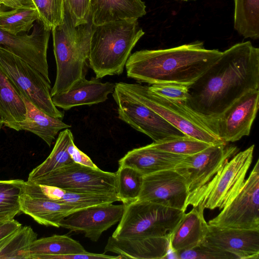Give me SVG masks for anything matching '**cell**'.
<instances>
[{
	"mask_svg": "<svg viewBox=\"0 0 259 259\" xmlns=\"http://www.w3.org/2000/svg\"><path fill=\"white\" fill-rule=\"evenodd\" d=\"M3 11L2 4L0 3V12Z\"/></svg>",
	"mask_w": 259,
	"mask_h": 259,
	"instance_id": "obj_43",
	"label": "cell"
},
{
	"mask_svg": "<svg viewBox=\"0 0 259 259\" xmlns=\"http://www.w3.org/2000/svg\"><path fill=\"white\" fill-rule=\"evenodd\" d=\"M124 204H103L76 210L64 219L60 227L71 232L84 233L85 237L97 242L102 233L119 222Z\"/></svg>",
	"mask_w": 259,
	"mask_h": 259,
	"instance_id": "obj_16",
	"label": "cell"
},
{
	"mask_svg": "<svg viewBox=\"0 0 259 259\" xmlns=\"http://www.w3.org/2000/svg\"><path fill=\"white\" fill-rule=\"evenodd\" d=\"M38 19L33 5H26L10 11L0 12V30L16 35L29 32Z\"/></svg>",
	"mask_w": 259,
	"mask_h": 259,
	"instance_id": "obj_31",
	"label": "cell"
},
{
	"mask_svg": "<svg viewBox=\"0 0 259 259\" xmlns=\"http://www.w3.org/2000/svg\"><path fill=\"white\" fill-rule=\"evenodd\" d=\"M120 82L136 99L186 135L211 145L226 143L217 136L213 122L202 117L185 104L161 97L146 85Z\"/></svg>",
	"mask_w": 259,
	"mask_h": 259,
	"instance_id": "obj_6",
	"label": "cell"
},
{
	"mask_svg": "<svg viewBox=\"0 0 259 259\" xmlns=\"http://www.w3.org/2000/svg\"><path fill=\"white\" fill-rule=\"evenodd\" d=\"M115 83L102 82L96 77L77 81L66 91L52 97L54 105L68 110L81 105H92L106 101L114 91Z\"/></svg>",
	"mask_w": 259,
	"mask_h": 259,
	"instance_id": "obj_18",
	"label": "cell"
},
{
	"mask_svg": "<svg viewBox=\"0 0 259 259\" xmlns=\"http://www.w3.org/2000/svg\"><path fill=\"white\" fill-rule=\"evenodd\" d=\"M196 41L165 49L137 51L126 64V75L150 84H177L190 87L222 55Z\"/></svg>",
	"mask_w": 259,
	"mask_h": 259,
	"instance_id": "obj_2",
	"label": "cell"
},
{
	"mask_svg": "<svg viewBox=\"0 0 259 259\" xmlns=\"http://www.w3.org/2000/svg\"><path fill=\"white\" fill-rule=\"evenodd\" d=\"M259 89V49L235 44L189 88L185 105L212 122L246 92Z\"/></svg>",
	"mask_w": 259,
	"mask_h": 259,
	"instance_id": "obj_1",
	"label": "cell"
},
{
	"mask_svg": "<svg viewBox=\"0 0 259 259\" xmlns=\"http://www.w3.org/2000/svg\"><path fill=\"white\" fill-rule=\"evenodd\" d=\"M204 208L200 205L185 213L172 233L169 248L174 253L195 247L203 242L208 231Z\"/></svg>",
	"mask_w": 259,
	"mask_h": 259,
	"instance_id": "obj_21",
	"label": "cell"
},
{
	"mask_svg": "<svg viewBox=\"0 0 259 259\" xmlns=\"http://www.w3.org/2000/svg\"><path fill=\"white\" fill-rule=\"evenodd\" d=\"M254 145L236 153L227 160L205 185L190 194L187 205L204 209H223L238 194L244 185L252 163Z\"/></svg>",
	"mask_w": 259,
	"mask_h": 259,
	"instance_id": "obj_7",
	"label": "cell"
},
{
	"mask_svg": "<svg viewBox=\"0 0 259 259\" xmlns=\"http://www.w3.org/2000/svg\"><path fill=\"white\" fill-rule=\"evenodd\" d=\"M19 202L21 212L47 226L60 227L61 221L76 211L69 205L48 198L32 197L22 191Z\"/></svg>",
	"mask_w": 259,
	"mask_h": 259,
	"instance_id": "obj_25",
	"label": "cell"
},
{
	"mask_svg": "<svg viewBox=\"0 0 259 259\" xmlns=\"http://www.w3.org/2000/svg\"><path fill=\"white\" fill-rule=\"evenodd\" d=\"M188 197L185 179L175 169H171L144 176L137 200L149 201L185 211Z\"/></svg>",
	"mask_w": 259,
	"mask_h": 259,
	"instance_id": "obj_14",
	"label": "cell"
},
{
	"mask_svg": "<svg viewBox=\"0 0 259 259\" xmlns=\"http://www.w3.org/2000/svg\"><path fill=\"white\" fill-rule=\"evenodd\" d=\"M186 156L160 150L149 144L129 151L118 161V164L119 166L136 169L145 176L174 169Z\"/></svg>",
	"mask_w": 259,
	"mask_h": 259,
	"instance_id": "obj_20",
	"label": "cell"
},
{
	"mask_svg": "<svg viewBox=\"0 0 259 259\" xmlns=\"http://www.w3.org/2000/svg\"><path fill=\"white\" fill-rule=\"evenodd\" d=\"M26 115L23 98L0 69V118L3 125L22 121Z\"/></svg>",
	"mask_w": 259,
	"mask_h": 259,
	"instance_id": "obj_27",
	"label": "cell"
},
{
	"mask_svg": "<svg viewBox=\"0 0 259 259\" xmlns=\"http://www.w3.org/2000/svg\"><path fill=\"white\" fill-rule=\"evenodd\" d=\"M144 34L137 20L93 25L89 64L96 78L121 74L133 49Z\"/></svg>",
	"mask_w": 259,
	"mask_h": 259,
	"instance_id": "obj_4",
	"label": "cell"
},
{
	"mask_svg": "<svg viewBox=\"0 0 259 259\" xmlns=\"http://www.w3.org/2000/svg\"><path fill=\"white\" fill-rule=\"evenodd\" d=\"M156 95L171 101L185 103L189 96V87L177 84H156L148 86Z\"/></svg>",
	"mask_w": 259,
	"mask_h": 259,
	"instance_id": "obj_37",
	"label": "cell"
},
{
	"mask_svg": "<svg viewBox=\"0 0 259 259\" xmlns=\"http://www.w3.org/2000/svg\"><path fill=\"white\" fill-rule=\"evenodd\" d=\"M202 244L231 252L238 259H258L259 230L239 229L208 224Z\"/></svg>",
	"mask_w": 259,
	"mask_h": 259,
	"instance_id": "obj_17",
	"label": "cell"
},
{
	"mask_svg": "<svg viewBox=\"0 0 259 259\" xmlns=\"http://www.w3.org/2000/svg\"><path fill=\"white\" fill-rule=\"evenodd\" d=\"M69 10L78 20L84 19L90 13L91 0H64Z\"/></svg>",
	"mask_w": 259,
	"mask_h": 259,
	"instance_id": "obj_38",
	"label": "cell"
},
{
	"mask_svg": "<svg viewBox=\"0 0 259 259\" xmlns=\"http://www.w3.org/2000/svg\"><path fill=\"white\" fill-rule=\"evenodd\" d=\"M30 182L77 193L116 194L115 172L75 162Z\"/></svg>",
	"mask_w": 259,
	"mask_h": 259,
	"instance_id": "obj_10",
	"label": "cell"
},
{
	"mask_svg": "<svg viewBox=\"0 0 259 259\" xmlns=\"http://www.w3.org/2000/svg\"><path fill=\"white\" fill-rule=\"evenodd\" d=\"M24 192L30 196L45 198L69 205L76 210L97 205L120 201L116 194L77 193L27 181Z\"/></svg>",
	"mask_w": 259,
	"mask_h": 259,
	"instance_id": "obj_19",
	"label": "cell"
},
{
	"mask_svg": "<svg viewBox=\"0 0 259 259\" xmlns=\"http://www.w3.org/2000/svg\"><path fill=\"white\" fill-rule=\"evenodd\" d=\"M235 146L226 143L211 145L204 150L186 156L175 167L185 179L189 196L206 184L226 161L237 153Z\"/></svg>",
	"mask_w": 259,
	"mask_h": 259,
	"instance_id": "obj_12",
	"label": "cell"
},
{
	"mask_svg": "<svg viewBox=\"0 0 259 259\" xmlns=\"http://www.w3.org/2000/svg\"><path fill=\"white\" fill-rule=\"evenodd\" d=\"M258 105L259 89L246 92L213 121L217 136L226 143L248 136Z\"/></svg>",
	"mask_w": 259,
	"mask_h": 259,
	"instance_id": "obj_15",
	"label": "cell"
},
{
	"mask_svg": "<svg viewBox=\"0 0 259 259\" xmlns=\"http://www.w3.org/2000/svg\"><path fill=\"white\" fill-rule=\"evenodd\" d=\"M24 181L0 180V220L14 218L21 212L19 198Z\"/></svg>",
	"mask_w": 259,
	"mask_h": 259,
	"instance_id": "obj_33",
	"label": "cell"
},
{
	"mask_svg": "<svg viewBox=\"0 0 259 259\" xmlns=\"http://www.w3.org/2000/svg\"><path fill=\"white\" fill-rule=\"evenodd\" d=\"M90 11L94 25L138 20L146 14L141 0H91Z\"/></svg>",
	"mask_w": 259,
	"mask_h": 259,
	"instance_id": "obj_23",
	"label": "cell"
},
{
	"mask_svg": "<svg viewBox=\"0 0 259 259\" xmlns=\"http://www.w3.org/2000/svg\"><path fill=\"white\" fill-rule=\"evenodd\" d=\"M77 241L66 235H54L36 239L30 248V259H51L53 256L85 252Z\"/></svg>",
	"mask_w": 259,
	"mask_h": 259,
	"instance_id": "obj_26",
	"label": "cell"
},
{
	"mask_svg": "<svg viewBox=\"0 0 259 259\" xmlns=\"http://www.w3.org/2000/svg\"><path fill=\"white\" fill-rule=\"evenodd\" d=\"M22 226L14 219L4 220L0 223V242Z\"/></svg>",
	"mask_w": 259,
	"mask_h": 259,
	"instance_id": "obj_40",
	"label": "cell"
},
{
	"mask_svg": "<svg viewBox=\"0 0 259 259\" xmlns=\"http://www.w3.org/2000/svg\"><path fill=\"white\" fill-rule=\"evenodd\" d=\"M93 25L90 11L84 19L78 20L65 3L63 20L52 29L56 63L52 97L85 77Z\"/></svg>",
	"mask_w": 259,
	"mask_h": 259,
	"instance_id": "obj_3",
	"label": "cell"
},
{
	"mask_svg": "<svg viewBox=\"0 0 259 259\" xmlns=\"http://www.w3.org/2000/svg\"><path fill=\"white\" fill-rule=\"evenodd\" d=\"M234 28L245 38H259V0H233Z\"/></svg>",
	"mask_w": 259,
	"mask_h": 259,
	"instance_id": "obj_29",
	"label": "cell"
},
{
	"mask_svg": "<svg viewBox=\"0 0 259 259\" xmlns=\"http://www.w3.org/2000/svg\"><path fill=\"white\" fill-rule=\"evenodd\" d=\"M67 150L73 162L94 168H99L87 154L76 146L74 140L70 143Z\"/></svg>",
	"mask_w": 259,
	"mask_h": 259,
	"instance_id": "obj_39",
	"label": "cell"
},
{
	"mask_svg": "<svg viewBox=\"0 0 259 259\" xmlns=\"http://www.w3.org/2000/svg\"><path fill=\"white\" fill-rule=\"evenodd\" d=\"M0 69L21 96L46 114L62 119L64 113L53 102L51 81L39 71L12 53L0 47Z\"/></svg>",
	"mask_w": 259,
	"mask_h": 259,
	"instance_id": "obj_8",
	"label": "cell"
},
{
	"mask_svg": "<svg viewBox=\"0 0 259 259\" xmlns=\"http://www.w3.org/2000/svg\"><path fill=\"white\" fill-rule=\"evenodd\" d=\"M51 30L39 19L30 34L23 32L14 35L0 30V47L26 62L50 81L47 50Z\"/></svg>",
	"mask_w": 259,
	"mask_h": 259,
	"instance_id": "obj_13",
	"label": "cell"
},
{
	"mask_svg": "<svg viewBox=\"0 0 259 259\" xmlns=\"http://www.w3.org/2000/svg\"><path fill=\"white\" fill-rule=\"evenodd\" d=\"M4 220H0V223Z\"/></svg>",
	"mask_w": 259,
	"mask_h": 259,
	"instance_id": "obj_44",
	"label": "cell"
},
{
	"mask_svg": "<svg viewBox=\"0 0 259 259\" xmlns=\"http://www.w3.org/2000/svg\"><path fill=\"white\" fill-rule=\"evenodd\" d=\"M21 97L26 108L25 119L7 124L5 126L17 131L23 130L32 133L43 140L49 147L60 131L71 126L61 119L46 114L27 98Z\"/></svg>",
	"mask_w": 259,
	"mask_h": 259,
	"instance_id": "obj_22",
	"label": "cell"
},
{
	"mask_svg": "<svg viewBox=\"0 0 259 259\" xmlns=\"http://www.w3.org/2000/svg\"><path fill=\"white\" fill-rule=\"evenodd\" d=\"M150 145L160 150L188 156L204 150L211 144L189 136H185L160 142H153Z\"/></svg>",
	"mask_w": 259,
	"mask_h": 259,
	"instance_id": "obj_34",
	"label": "cell"
},
{
	"mask_svg": "<svg viewBox=\"0 0 259 259\" xmlns=\"http://www.w3.org/2000/svg\"><path fill=\"white\" fill-rule=\"evenodd\" d=\"M73 140V134L69 128L60 132L50 154L44 161L31 170L27 181H33L73 162L67 150Z\"/></svg>",
	"mask_w": 259,
	"mask_h": 259,
	"instance_id": "obj_28",
	"label": "cell"
},
{
	"mask_svg": "<svg viewBox=\"0 0 259 259\" xmlns=\"http://www.w3.org/2000/svg\"><path fill=\"white\" fill-rule=\"evenodd\" d=\"M169 245L153 239H123L110 236L104 248L122 258L158 259L166 257Z\"/></svg>",
	"mask_w": 259,
	"mask_h": 259,
	"instance_id": "obj_24",
	"label": "cell"
},
{
	"mask_svg": "<svg viewBox=\"0 0 259 259\" xmlns=\"http://www.w3.org/2000/svg\"><path fill=\"white\" fill-rule=\"evenodd\" d=\"M36 8L38 19L52 29L62 21L64 0H30Z\"/></svg>",
	"mask_w": 259,
	"mask_h": 259,
	"instance_id": "obj_35",
	"label": "cell"
},
{
	"mask_svg": "<svg viewBox=\"0 0 259 259\" xmlns=\"http://www.w3.org/2000/svg\"><path fill=\"white\" fill-rule=\"evenodd\" d=\"M209 225L239 229L259 230V160L240 191Z\"/></svg>",
	"mask_w": 259,
	"mask_h": 259,
	"instance_id": "obj_11",
	"label": "cell"
},
{
	"mask_svg": "<svg viewBox=\"0 0 259 259\" xmlns=\"http://www.w3.org/2000/svg\"><path fill=\"white\" fill-rule=\"evenodd\" d=\"M0 3L5 7L12 9L26 5H33L30 0H0Z\"/></svg>",
	"mask_w": 259,
	"mask_h": 259,
	"instance_id": "obj_41",
	"label": "cell"
},
{
	"mask_svg": "<svg viewBox=\"0 0 259 259\" xmlns=\"http://www.w3.org/2000/svg\"><path fill=\"white\" fill-rule=\"evenodd\" d=\"M124 204L112 236L123 239H153L169 245L170 237L185 213L184 210L146 201Z\"/></svg>",
	"mask_w": 259,
	"mask_h": 259,
	"instance_id": "obj_5",
	"label": "cell"
},
{
	"mask_svg": "<svg viewBox=\"0 0 259 259\" xmlns=\"http://www.w3.org/2000/svg\"><path fill=\"white\" fill-rule=\"evenodd\" d=\"M116 174V191L120 201L127 204L137 200L144 175L128 166H119Z\"/></svg>",
	"mask_w": 259,
	"mask_h": 259,
	"instance_id": "obj_32",
	"label": "cell"
},
{
	"mask_svg": "<svg viewBox=\"0 0 259 259\" xmlns=\"http://www.w3.org/2000/svg\"><path fill=\"white\" fill-rule=\"evenodd\" d=\"M179 259H238L233 253L200 244L193 248L175 253Z\"/></svg>",
	"mask_w": 259,
	"mask_h": 259,
	"instance_id": "obj_36",
	"label": "cell"
},
{
	"mask_svg": "<svg viewBox=\"0 0 259 259\" xmlns=\"http://www.w3.org/2000/svg\"><path fill=\"white\" fill-rule=\"evenodd\" d=\"M37 235L30 226L21 227L0 242V259H30V248Z\"/></svg>",
	"mask_w": 259,
	"mask_h": 259,
	"instance_id": "obj_30",
	"label": "cell"
},
{
	"mask_svg": "<svg viewBox=\"0 0 259 259\" xmlns=\"http://www.w3.org/2000/svg\"><path fill=\"white\" fill-rule=\"evenodd\" d=\"M3 122H2V120H1V119L0 118V131H1V129H2V127H3Z\"/></svg>",
	"mask_w": 259,
	"mask_h": 259,
	"instance_id": "obj_42",
	"label": "cell"
},
{
	"mask_svg": "<svg viewBox=\"0 0 259 259\" xmlns=\"http://www.w3.org/2000/svg\"><path fill=\"white\" fill-rule=\"evenodd\" d=\"M112 95L118 118L154 142L188 136L136 99L120 82L115 83Z\"/></svg>",
	"mask_w": 259,
	"mask_h": 259,
	"instance_id": "obj_9",
	"label": "cell"
}]
</instances>
